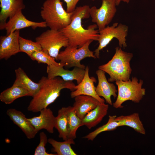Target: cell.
<instances>
[{"mask_svg": "<svg viewBox=\"0 0 155 155\" xmlns=\"http://www.w3.org/2000/svg\"><path fill=\"white\" fill-rule=\"evenodd\" d=\"M115 120L119 122L121 126H127L133 128L135 131L142 134L146 133L145 129L138 113L116 117Z\"/></svg>", "mask_w": 155, "mask_h": 155, "instance_id": "23", "label": "cell"}, {"mask_svg": "<svg viewBox=\"0 0 155 155\" xmlns=\"http://www.w3.org/2000/svg\"><path fill=\"white\" fill-rule=\"evenodd\" d=\"M15 73L16 79L13 84L23 87L30 93L31 96L32 97L39 90L40 83L33 81L20 67L15 69Z\"/></svg>", "mask_w": 155, "mask_h": 155, "instance_id": "20", "label": "cell"}, {"mask_svg": "<svg viewBox=\"0 0 155 155\" xmlns=\"http://www.w3.org/2000/svg\"><path fill=\"white\" fill-rule=\"evenodd\" d=\"M0 29H4L7 20L25 8L23 0H0Z\"/></svg>", "mask_w": 155, "mask_h": 155, "instance_id": "17", "label": "cell"}, {"mask_svg": "<svg viewBox=\"0 0 155 155\" xmlns=\"http://www.w3.org/2000/svg\"><path fill=\"white\" fill-rule=\"evenodd\" d=\"M92 0V1H95V0Z\"/></svg>", "mask_w": 155, "mask_h": 155, "instance_id": "32", "label": "cell"}, {"mask_svg": "<svg viewBox=\"0 0 155 155\" xmlns=\"http://www.w3.org/2000/svg\"><path fill=\"white\" fill-rule=\"evenodd\" d=\"M40 89L33 97L27 108L28 110L33 113L40 112L47 107L59 96L61 90L76 89V85L72 81H66L60 77L49 78L42 77L39 81Z\"/></svg>", "mask_w": 155, "mask_h": 155, "instance_id": "2", "label": "cell"}, {"mask_svg": "<svg viewBox=\"0 0 155 155\" xmlns=\"http://www.w3.org/2000/svg\"><path fill=\"white\" fill-rule=\"evenodd\" d=\"M40 112L39 116L28 118V120L38 132L44 129L50 133H53L55 117L53 111L50 108H46Z\"/></svg>", "mask_w": 155, "mask_h": 155, "instance_id": "14", "label": "cell"}, {"mask_svg": "<svg viewBox=\"0 0 155 155\" xmlns=\"http://www.w3.org/2000/svg\"><path fill=\"white\" fill-rule=\"evenodd\" d=\"M74 98L75 102L73 106L77 115L82 120L88 113L101 103L95 98L87 95H78Z\"/></svg>", "mask_w": 155, "mask_h": 155, "instance_id": "18", "label": "cell"}, {"mask_svg": "<svg viewBox=\"0 0 155 155\" xmlns=\"http://www.w3.org/2000/svg\"><path fill=\"white\" fill-rule=\"evenodd\" d=\"M19 41L20 52L26 53L29 57L35 52L42 49L40 45L36 41L26 39L20 36Z\"/></svg>", "mask_w": 155, "mask_h": 155, "instance_id": "27", "label": "cell"}, {"mask_svg": "<svg viewBox=\"0 0 155 155\" xmlns=\"http://www.w3.org/2000/svg\"><path fill=\"white\" fill-rule=\"evenodd\" d=\"M40 142L36 148L34 153L35 155H57L56 154L49 153L46 151L45 146L48 142L46 134L42 132L39 134Z\"/></svg>", "mask_w": 155, "mask_h": 155, "instance_id": "29", "label": "cell"}, {"mask_svg": "<svg viewBox=\"0 0 155 155\" xmlns=\"http://www.w3.org/2000/svg\"><path fill=\"white\" fill-rule=\"evenodd\" d=\"M19 30L0 37V59L7 60L20 52Z\"/></svg>", "mask_w": 155, "mask_h": 155, "instance_id": "12", "label": "cell"}, {"mask_svg": "<svg viewBox=\"0 0 155 155\" xmlns=\"http://www.w3.org/2000/svg\"><path fill=\"white\" fill-rule=\"evenodd\" d=\"M102 4L98 8L95 6L90 7V17L92 22L101 30L111 22L117 11L115 0H101Z\"/></svg>", "mask_w": 155, "mask_h": 155, "instance_id": "9", "label": "cell"}, {"mask_svg": "<svg viewBox=\"0 0 155 155\" xmlns=\"http://www.w3.org/2000/svg\"><path fill=\"white\" fill-rule=\"evenodd\" d=\"M108 105L101 103L95 108L88 113L82 120L83 125L90 129L101 122L106 115Z\"/></svg>", "mask_w": 155, "mask_h": 155, "instance_id": "19", "label": "cell"}, {"mask_svg": "<svg viewBox=\"0 0 155 155\" xmlns=\"http://www.w3.org/2000/svg\"><path fill=\"white\" fill-rule=\"evenodd\" d=\"M22 10L17 12L14 15L9 19L6 23L4 29L6 31V34L8 35L16 30L27 27H31L33 29L37 28H45L47 27L45 22H35L27 19L22 12Z\"/></svg>", "mask_w": 155, "mask_h": 155, "instance_id": "11", "label": "cell"}, {"mask_svg": "<svg viewBox=\"0 0 155 155\" xmlns=\"http://www.w3.org/2000/svg\"><path fill=\"white\" fill-rule=\"evenodd\" d=\"M25 96H31V95L23 87L13 84L11 87L5 89L0 93V100L5 104H9L16 99Z\"/></svg>", "mask_w": 155, "mask_h": 155, "instance_id": "21", "label": "cell"}, {"mask_svg": "<svg viewBox=\"0 0 155 155\" xmlns=\"http://www.w3.org/2000/svg\"><path fill=\"white\" fill-rule=\"evenodd\" d=\"M61 0H46L43 3L40 15L50 29L61 30L71 22L73 12H67Z\"/></svg>", "mask_w": 155, "mask_h": 155, "instance_id": "3", "label": "cell"}, {"mask_svg": "<svg viewBox=\"0 0 155 155\" xmlns=\"http://www.w3.org/2000/svg\"><path fill=\"white\" fill-rule=\"evenodd\" d=\"M67 119L65 107L58 110V115L55 117V128L59 133V137L64 141L68 139Z\"/></svg>", "mask_w": 155, "mask_h": 155, "instance_id": "25", "label": "cell"}, {"mask_svg": "<svg viewBox=\"0 0 155 155\" xmlns=\"http://www.w3.org/2000/svg\"><path fill=\"white\" fill-rule=\"evenodd\" d=\"M64 65H47L46 72L47 77L49 78L59 77L66 81H76L78 84L82 81L85 75V69L75 67L71 70L63 68Z\"/></svg>", "mask_w": 155, "mask_h": 155, "instance_id": "10", "label": "cell"}, {"mask_svg": "<svg viewBox=\"0 0 155 155\" xmlns=\"http://www.w3.org/2000/svg\"><path fill=\"white\" fill-rule=\"evenodd\" d=\"M93 41L90 40L79 48L68 46L64 50L59 52L57 60L67 68L77 67L85 69V66L80 63L82 60L86 57L96 58L94 52L89 49L90 45Z\"/></svg>", "mask_w": 155, "mask_h": 155, "instance_id": "6", "label": "cell"}, {"mask_svg": "<svg viewBox=\"0 0 155 155\" xmlns=\"http://www.w3.org/2000/svg\"><path fill=\"white\" fill-rule=\"evenodd\" d=\"M130 0H115L117 6H118L121 1L128 3Z\"/></svg>", "mask_w": 155, "mask_h": 155, "instance_id": "31", "label": "cell"}, {"mask_svg": "<svg viewBox=\"0 0 155 155\" xmlns=\"http://www.w3.org/2000/svg\"><path fill=\"white\" fill-rule=\"evenodd\" d=\"M30 57L32 60L37 61L39 63L46 64L47 65H59L62 64L56 62L55 58L50 56L47 51L42 49L35 52Z\"/></svg>", "mask_w": 155, "mask_h": 155, "instance_id": "28", "label": "cell"}, {"mask_svg": "<svg viewBox=\"0 0 155 155\" xmlns=\"http://www.w3.org/2000/svg\"><path fill=\"white\" fill-rule=\"evenodd\" d=\"M136 77L126 81L117 80L116 84L118 87V94L116 101L113 104L114 108L123 107V103L130 100L138 103L145 94V89L142 88L143 82L140 80L139 82Z\"/></svg>", "mask_w": 155, "mask_h": 155, "instance_id": "5", "label": "cell"}, {"mask_svg": "<svg viewBox=\"0 0 155 155\" xmlns=\"http://www.w3.org/2000/svg\"><path fill=\"white\" fill-rule=\"evenodd\" d=\"M116 117L115 115H109L108 121L106 124L97 128L84 138L88 140L93 141L100 133L104 131H113L117 127L121 126L120 123L115 120Z\"/></svg>", "mask_w": 155, "mask_h": 155, "instance_id": "26", "label": "cell"}, {"mask_svg": "<svg viewBox=\"0 0 155 155\" xmlns=\"http://www.w3.org/2000/svg\"><path fill=\"white\" fill-rule=\"evenodd\" d=\"M48 142L52 146L53 151L57 155H77L71 148V144H75L74 140L68 139L63 142L57 141L52 138L48 139Z\"/></svg>", "mask_w": 155, "mask_h": 155, "instance_id": "24", "label": "cell"}, {"mask_svg": "<svg viewBox=\"0 0 155 155\" xmlns=\"http://www.w3.org/2000/svg\"><path fill=\"white\" fill-rule=\"evenodd\" d=\"M35 40L42 50L57 60L61 49L69 45L68 39L60 30L50 29L36 37Z\"/></svg>", "mask_w": 155, "mask_h": 155, "instance_id": "8", "label": "cell"}, {"mask_svg": "<svg viewBox=\"0 0 155 155\" xmlns=\"http://www.w3.org/2000/svg\"><path fill=\"white\" fill-rule=\"evenodd\" d=\"M67 6L66 11L68 13L73 12L75 9L76 5L80 0H63Z\"/></svg>", "mask_w": 155, "mask_h": 155, "instance_id": "30", "label": "cell"}, {"mask_svg": "<svg viewBox=\"0 0 155 155\" xmlns=\"http://www.w3.org/2000/svg\"><path fill=\"white\" fill-rule=\"evenodd\" d=\"M128 30V27L127 25L115 22L111 26L108 25L98 30L99 36L97 41L99 45L94 51V55L96 58H99L100 51L106 47L114 38L118 40L120 47H126V37Z\"/></svg>", "mask_w": 155, "mask_h": 155, "instance_id": "7", "label": "cell"}, {"mask_svg": "<svg viewBox=\"0 0 155 155\" xmlns=\"http://www.w3.org/2000/svg\"><path fill=\"white\" fill-rule=\"evenodd\" d=\"M133 56L132 53L125 52L121 47H117L112 59L106 63L99 66L98 69L108 74L109 82L127 81L132 71L130 62Z\"/></svg>", "mask_w": 155, "mask_h": 155, "instance_id": "4", "label": "cell"}, {"mask_svg": "<svg viewBox=\"0 0 155 155\" xmlns=\"http://www.w3.org/2000/svg\"><path fill=\"white\" fill-rule=\"evenodd\" d=\"M67 119L68 139H75L78 128L83 126L82 120L77 115L73 107H65Z\"/></svg>", "mask_w": 155, "mask_h": 155, "instance_id": "22", "label": "cell"}, {"mask_svg": "<svg viewBox=\"0 0 155 155\" xmlns=\"http://www.w3.org/2000/svg\"><path fill=\"white\" fill-rule=\"evenodd\" d=\"M96 73L98 80V83L96 88L97 94L99 96L103 97L107 103L112 105L111 96L114 98L117 96L116 93L117 90L115 86L107 80L105 72L99 69L96 71Z\"/></svg>", "mask_w": 155, "mask_h": 155, "instance_id": "16", "label": "cell"}, {"mask_svg": "<svg viewBox=\"0 0 155 155\" xmlns=\"http://www.w3.org/2000/svg\"><path fill=\"white\" fill-rule=\"evenodd\" d=\"M90 8L87 5L76 7L70 23L60 30L68 39L69 46L79 48L90 40H98L99 34L97 25H91L85 28L82 24V20L90 17Z\"/></svg>", "mask_w": 155, "mask_h": 155, "instance_id": "1", "label": "cell"}, {"mask_svg": "<svg viewBox=\"0 0 155 155\" xmlns=\"http://www.w3.org/2000/svg\"><path fill=\"white\" fill-rule=\"evenodd\" d=\"M84 77L81 82L75 86L76 89L71 91L70 94L72 98L80 95H85L92 97L100 102H104V100L101 98L97 94L96 87L94 84L96 80L94 77H90L89 75V67L88 66L85 68Z\"/></svg>", "mask_w": 155, "mask_h": 155, "instance_id": "13", "label": "cell"}, {"mask_svg": "<svg viewBox=\"0 0 155 155\" xmlns=\"http://www.w3.org/2000/svg\"><path fill=\"white\" fill-rule=\"evenodd\" d=\"M6 114L13 122L21 129L28 139L35 137L38 132L22 112L11 108L7 110Z\"/></svg>", "mask_w": 155, "mask_h": 155, "instance_id": "15", "label": "cell"}]
</instances>
